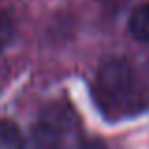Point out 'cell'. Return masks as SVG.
Wrapping results in <instances>:
<instances>
[{
  "mask_svg": "<svg viewBox=\"0 0 149 149\" xmlns=\"http://www.w3.org/2000/svg\"><path fill=\"white\" fill-rule=\"evenodd\" d=\"M25 136L21 128L8 119H0V149H23Z\"/></svg>",
  "mask_w": 149,
  "mask_h": 149,
  "instance_id": "4",
  "label": "cell"
},
{
  "mask_svg": "<svg viewBox=\"0 0 149 149\" xmlns=\"http://www.w3.org/2000/svg\"><path fill=\"white\" fill-rule=\"evenodd\" d=\"M66 121L64 117H57L51 111H45L36 123L30 127L25 136L23 149H61L62 136H64Z\"/></svg>",
  "mask_w": 149,
  "mask_h": 149,
  "instance_id": "2",
  "label": "cell"
},
{
  "mask_svg": "<svg viewBox=\"0 0 149 149\" xmlns=\"http://www.w3.org/2000/svg\"><path fill=\"white\" fill-rule=\"evenodd\" d=\"M95 102L108 115L111 111H123L136 104V74L128 61L121 57H109L98 66L93 85Z\"/></svg>",
  "mask_w": 149,
  "mask_h": 149,
  "instance_id": "1",
  "label": "cell"
},
{
  "mask_svg": "<svg viewBox=\"0 0 149 149\" xmlns=\"http://www.w3.org/2000/svg\"><path fill=\"white\" fill-rule=\"evenodd\" d=\"M128 30L132 38L142 44H149V2L138 6L128 17Z\"/></svg>",
  "mask_w": 149,
  "mask_h": 149,
  "instance_id": "3",
  "label": "cell"
},
{
  "mask_svg": "<svg viewBox=\"0 0 149 149\" xmlns=\"http://www.w3.org/2000/svg\"><path fill=\"white\" fill-rule=\"evenodd\" d=\"M77 149H108V147L104 146L102 140H85L77 146Z\"/></svg>",
  "mask_w": 149,
  "mask_h": 149,
  "instance_id": "6",
  "label": "cell"
},
{
  "mask_svg": "<svg viewBox=\"0 0 149 149\" xmlns=\"http://www.w3.org/2000/svg\"><path fill=\"white\" fill-rule=\"evenodd\" d=\"M15 36V25L8 13L0 11V51L6 49Z\"/></svg>",
  "mask_w": 149,
  "mask_h": 149,
  "instance_id": "5",
  "label": "cell"
}]
</instances>
